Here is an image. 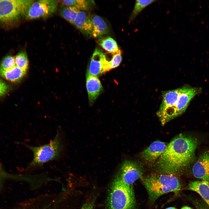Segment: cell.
I'll return each instance as SVG.
<instances>
[{"label":"cell","mask_w":209,"mask_h":209,"mask_svg":"<svg viewBox=\"0 0 209 209\" xmlns=\"http://www.w3.org/2000/svg\"><path fill=\"white\" fill-rule=\"evenodd\" d=\"M148 194L150 200L155 201L160 196L170 192L177 194L181 185L174 175L162 173L153 174L140 178Z\"/></svg>","instance_id":"cell-2"},{"label":"cell","mask_w":209,"mask_h":209,"mask_svg":"<svg viewBox=\"0 0 209 209\" xmlns=\"http://www.w3.org/2000/svg\"><path fill=\"white\" fill-rule=\"evenodd\" d=\"M135 205L132 187L125 184L116 175L110 188L107 209H134Z\"/></svg>","instance_id":"cell-3"},{"label":"cell","mask_w":209,"mask_h":209,"mask_svg":"<svg viewBox=\"0 0 209 209\" xmlns=\"http://www.w3.org/2000/svg\"><path fill=\"white\" fill-rule=\"evenodd\" d=\"M94 201L93 199L88 201L82 205L80 209H94Z\"/></svg>","instance_id":"cell-25"},{"label":"cell","mask_w":209,"mask_h":209,"mask_svg":"<svg viewBox=\"0 0 209 209\" xmlns=\"http://www.w3.org/2000/svg\"><path fill=\"white\" fill-rule=\"evenodd\" d=\"M167 145L163 142L155 141L142 152L141 156L146 162L153 163L164 152Z\"/></svg>","instance_id":"cell-11"},{"label":"cell","mask_w":209,"mask_h":209,"mask_svg":"<svg viewBox=\"0 0 209 209\" xmlns=\"http://www.w3.org/2000/svg\"><path fill=\"white\" fill-rule=\"evenodd\" d=\"M58 3V1L54 0H41L34 2L27 11L25 16L26 18L32 19L47 17L55 11Z\"/></svg>","instance_id":"cell-8"},{"label":"cell","mask_w":209,"mask_h":209,"mask_svg":"<svg viewBox=\"0 0 209 209\" xmlns=\"http://www.w3.org/2000/svg\"><path fill=\"white\" fill-rule=\"evenodd\" d=\"M98 43L104 49L111 54L115 53L119 50L116 42L110 37L101 38Z\"/></svg>","instance_id":"cell-17"},{"label":"cell","mask_w":209,"mask_h":209,"mask_svg":"<svg viewBox=\"0 0 209 209\" xmlns=\"http://www.w3.org/2000/svg\"><path fill=\"white\" fill-rule=\"evenodd\" d=\"M186 189L199 194L209 207V182L201 180L192 181Z\"/></svg>","instance_id":"cell-15"},{"label":"cell","mask_w":209,"mask_h":209,"mask_svg":"<svg viewBox=\"0 0 209 209\" xmlns=\"http://www.w3.org/2000/svg\"><path fill=\"white\" fill-rule=\"evenodd\" d=\"M86 87L89 103L92 105L102 92V86L98 77L87 75Z\"/></svg>","instance_id":"cell-12"},{"label":"cell","mask_w":209,"mask_h":209,"mask_svg":"<svg viewBox=\"0 0 209 209\" xmlns=\"http://www.w3.org/2000/svg\"><path fill=\"white\" fill-rule=\"evenodd\" d=\"M106 55L99 48L95 50L91 57L87 75L98 77L107 72Z\"/></svg>","instance_id":"cell-9"},{"label":"cell","mask_w":209,"mask_h":209,"mask_svg":"<svg viewBox=\"0 0 209 209\" xmlns=\"http://www.w3.org/2000/svg\"><path fill=\"white\" fill-rule=\"evenodd\" d=\"M181 209H193L192 208L188 206H184Z\"/></svg>","instance_id":"cell-27"},{"label":"cell","mask_w":209,"mask_h":209,"mask_svg":"<svg viewBox=\"0 0 209 209\" xmlns=\"http://www.w3.org/2000/svg\"><path fill=\"white\" fill-rule=\"evenodd\" d=\"M192 172L196 178L209 182V151L200 155L193 167Z\"/></svg>","instance_id":"cell-10"},{"label":"cell","mask_w":209,"mask_h":209,"mask_svg":"<svg viewBox=\"0 0 209 209\" xmlns=\"http://www.w3.org/2000/svg\"><path fill=\"white\" fill-rule=\"evenodd\" d=\"M112 57L109 60L107 59V62L109 71L113 69L118 67L122 61V55L121 51L119 49L115 53L111 54Z\"/></svg>","instance_id":"cell-22"},{"label":"cell","mask_w":209,"mask_h":209,"mask_svg":"<svg viewBox=\"0 0 209 209\" xmlns=\"http://www.w3.org/2000/svg\"><path fill=\"white\" fill-rule=\"evenodd\" d=\"M144 170V167L141 163L125 160L121 165L117 176L125 184L132 187L134 183L143 176Z\"/></svg>","instance_id":"cell-7"},{"label":"cell","mask_w":209,"mask_h":209,"mask_svg":"<svg viewBox=\"0 0 209 209\" xmlns=\"http://www.w3.org/2000/svg\"><path fill=\"white\" fill-rule=\"evenodd\" d=\"M76 8L62 5L60 9L61 16L66 21L73 24L74 21L80 11Z\"/></svg>","instance_id":"cell-18"},{"label":"cell","mask_w":209,"mask_h":209,"mask_svg":"<svg viewBox=\"0 0 209 209\" xmlns=\"http://www.w3.org/2000/svg\"><path fill=\"white\" fill-rule=\"evenodd\" d=\"M16 66L15 57L8 55L6 56L1 61L0 70L4 71L10 70Z\"/></svg>","instance_id":"cell-23"},{"label":"cell","mask_w":209,"mask_h":209,"mask_svg":"<svg viewBox=\"0 0 209 209\" xmlns=\"http://www.w3.org/2000/svg\"><path fill=\"white\" fill-rule=\"evenodd\" d=\"M26 72L15 66L11 69L6 71L0 70V75L6 80L11 82L20 81L26 75Z\"/></svg>","instance_id":"cell-16"},{"label":"cell","mask_w":209,"mask_h":209,"mask_svg":"<svg viewBox=\"0 0 209 209\" xmlns=\"http://www.w3.org/2000/svg\"><path fill=\"white\" fill-rule=\"evenodd\" d=\"M8 86L2 80L0 79V97L5 94L8 91Z\"/></svg>","instance_id":"cell-24"},{"label":"cell","mask_w":209,"mask_h":209,"mask_svg":"<svg viewBox=\"0 0 209 209\" xmlns=\"http://www.w3.org/2000/svg\"><path fill=\"white\" fill-rule=\"evenodd\" d=\"M18 209H27L26 207H25L24 206H22V207L18 208Z\"/></svg>","instance_id":"cell-29"},{"label":"cell","mask_w":209,"mask_h":209,"mask_svg":"<svg viewBox=\"0 0 209 209\" xmlns=\"http://www.w3.org/2000/svg\"><path fill=\"white\" fill-rule=\"evenodd\" d=\"M74 25L82 33L91 36L93 30L91 15L84 11H80L73 22Z\"/></svg>","instance_id":"cell-13"},{"label":"cell","mask_w":209,"mask_h":209,"mask_svg":"<svg viewBox=\"0 0 209 209\" xmlns=\"http://www.w3.org/2000/svg\"><path fill=\"white\" fill-rule=\"evenodd\" d=\"M93 1L87 0H63L61 3L63 6L75 8L80 11L88 9Z\"/></svg>","instance_id":"cell-19"},{"label":"cell","mask_w":209,"mask_h":209,"mask_svg":"<svg viewBox=\"0 0 209 209\" xmlns=\"http://www.w3.org/2000/svg\"><path fill=\"white\" fill-rule=\"evenodd\" d=\"M34 1L0 0V23H11L25 16Z\"/></svg>","instance_id":"cell-6"},{"label":"cell","mask_w":209,"mask_h":209,"mask_svg":"<svg viewBox=\"0 0 209 209\" xmlns=\"http://www.w3.org/2000/svg\"><path fill=\"white\" fill-rule=\"evenodd\" d=\"M197 145L194 138L182 134L177 136L158 158L157 169L162 173L175 175L181 173L194 160Z\"/></svg>","instance_id":"cell-1"},{"label":"cell","mask_w":209,"mask_h":209,"mask_svg":"<svg viewBox=\"0 0 209 209\" xmlns=\"http://www.w3.org/2000/svg\"><path fill=\"white\" fill-rule=\"evenodd\" d=\"M15 59L16 66L26 72L28 68V61L26 52H20L16 55Z\"/></svg>","instance_id":"cell-21"},{"label":"cell","mask_w":209,"mask_h":209,"mask_svg":"<svg viewBox=\"0 0 209 209\" xmlns=\"http://www.w3.org/2000/svg\"><path fill=\"white\" fill-rule=\"evenodd\" d=\"M91 17L93 26L92 36L101 39L109 33L108 26L102 17L96 15H91Z\"/></svg>","instance_id":"cell-14"},{"label":"cell","mask_w":209,"mask_h":209,"mask_svg":"<svg viewBox=\"0 0 209 209\" xmlns=\"http://www.w3.org/2000/svg\"><path fill=\"white\" fill-rule=\"evenodd\" d=\"M180 88L179 95L174 107L158 118L162 126L183 114L191 100L202 90L200 87H192L188 85Z\"/></svg>","instance_id":"cell-5"},{"label":"cell","mask_w":209,"mask_h":209,"mask_svg":"<svg viewBox=\"0 0 209 209\" xmlns=\"http://www.w3.org/2000/svg\"><path fill=\"white\" fill-rule=\"evenodd\" d=\"M156 1V0H136L129 18V21L131 22L133 21L143 9Z\"/></svg>","instance_id":"cell-20"},{"label":"cell","mask_w":209,"mask_h":209,"mask_svg":"<svg viewBox=\"0 0 209 209\" xmlns=\"http://www.w3.org/2000/svg\"><path fill=\"white\" fill-rule=\"evenodd\" d=\"M3 175V170L1 163L0 162V183Z\"/></svg>","instance_id":"cell-26"},{"label":"cell","mask_w":209,"mask_h":209,"mask_svg":"<svg viewBox=\"0 0 209 209\" xmlns=\"http://www.w3.org/2000/svg\"><path fill=\"white\" fill-rule=\"evenodd\" d=\"M26 146L33 153V159L28 167L29 169L41 166L48 162L58 159L63 149L61 135L59 131L54 139L48 144L38 147Z\"/></svg>","instance_id":"cell-4"},{"label":"cell","mask_w":209,"mask_h":209,"mask_svg":"<svg viewBox=\"0 0 209 209\" xmlns=\"http://www.w3.org/2000/svg\"><path fill=\"white\" fill-rule=\"evenodd\" d=\"M165 209H177L174 207H170L168 208Z\"/></svg>","instance_id":"cell-28"}]
</instances>
